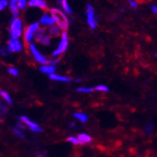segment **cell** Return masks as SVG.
Here are the masks:
<instances>
[{"label": "cell", "mask_w": 157, "mask_h": 157, "mask_svg": "<svg viewBox=\"0 0 157 157\" xmlns=\"http://www.w3.org/2000/svg\"><path fill=\"white\" fill-rule=\"evenodd\" d=\"M40 70L42 72L45 73V74L51 75V74H54L55 72H56V67H55L54 65H50V64L42 65V67L40 68Z\"/></svg>", "instance_id": "12"}, {"label": "cell", "mask_w": 157, "mask_h": 157, "mask_svg": "<svg viewBox=\"0 0 157 157\" xmlns=\"http://www.w3.org/2000/svg\"><path fill=\"white\" fill-rule=\"evenodd\" d=\"M128 3H129V5H130L131 8H133V9H135L138 7V3L136 0H128Z\"/></svg>", "instance_id": "30"}, {"label": "cell", "mask_w": 157, "mask_h": 157, "mask_svg": "<svg viewBox=\"0 0 157 157\" xmlns=\"http://www.w3.org/2000/svg\"><path fill=\"white\" fill-rule=\"evenodd\" d=\"M48 34L50 36H53V37H58L60 35H62V29L60 28L58 25H52V26H49L48 30H47Z\"/></svg>", "instance_id": "15"}, {"label": "cell", "mask_w": 157, "mask_h": 157, "mask_svg": "<svg viewBox=\"0 0 157 157\" xmlns=\"http://www.w3.org/2000/svg\"><path fill=\"white\" fill-rule=\"evenodd\" d=\"M49 13L53 19H54L57 25L63 31L66 32L69 30V19H68V17L65 16V14L61 10H59L58 8H52L50 9Z\"/></svg>", "instance_id": "1"}, {"label": "cell", "mask_w": 157, "mask_h": 157, "mask_svg": "<svg viewBox=\"0 0 157 157\" xmlns=\"http://www.w3.org/2000/svg\"><path fill=\"white\" fill-rule=\"evenodd\" d=\"M12 132L14 133V135H16L17 138L19 139H25V134L23 132L22 129H19L17 127H13L12 128Z\"/></svg>", "instance_id": "20"}, {"label": "cell", "mask_w": 157, "mask_h": 157, "mask_svg": "<svg viewBox=\"0 0 157 157\" xmlns=\"http://www.w3.org/2000/svg\"><path fill=\"white\" fill-rule=\"evenodd\" d=\"M0 113H3V114L8 113V108H7L6 105L1 102V100H0Z\"/></svg>", "instance_id": "27"}, {"label": "cell", "mask_w": 157, "mask_h": 157, "mask_svg": "<svg viewBox=\"0 0 157 157\" xmlns=\"http://www.w3.org/2000/svg\"><path fill=\"white\" fill-rule=\"evenodd\" d=\"M7 48H8L10 53L19 52L23 48V44L20 42L19 39H10L8 42V45H7Z\"/></svg>", "instance_id": "9"}, {"label": "cell", "mask_w": 157, "mask_h": 157, "mask_svg": "<svg viewBox=\"0 0 157 157\" xmlns=\"http://www.w3.org/2000/svg\"><path fill=\"white\" fill-rule=\"evenodd\" d=\"M19 120L20 121H22L25 125L28 126V128L31 131H33V132H36V133L42 132V128L40 127V125L34 123V121H31L28 117H26V116H20V117H19Z\"/></svg>", "instance_id": "8"}, {"label": "cell", "mask_w": 157, "mask_h": 157, "mask_svg": "<svg viewBox=\"0 0 157 157\" xmlns=\"http://www.w3.org/2000/svg\"><path fill=\"white\" fill-rule=\"evenodd\" d=\"M35 40L38 42H40V44H42V45H45V46H48L50 44V42H51V37H50V35H47L46 34V31L42 28V29H39L38 31L36 32V34H35Z\"/></svg>", "instance_id": "6"}, {"label": "cell", "mask_w": 157, "mask_h": 157, "mask_svg": "<svg viewBox=\"0 0 157 157\" xmlns=\"http://www.w3.org/2000/svg\"><path fill=\"white\" fill-rule=\"evenodd\" d=\"M26 5H27L26 0H17V6H19V10H23V9H25Z\"/></svg>", "instance_id": "25"}, {"label": "cell", "mask_w": 157, "mask_h": 157, "mask_svg": "<svg viewBox=\"0 0 157 157\" xmlns=\"http://www.w3.org/2000/svg\"><path fill=\"white\" fill-rule=\"evenodd\" d=\"M17 128H19V129H22V130H23V129L25 128V125L23 123H22V121H17Z\"/></svg>", "instance_id": "31"}, {"label": "cell", "mask_w": 157, "mask_h": 157, "mask_svg": "<svg viewBox=\"0 0 157 157\" xmlns=\"http://www.w3.org/2000/svg\"><path fill=\"white\" fill-rule=\"evenodd\" d=\"M29 7H38L42 10H47V4L44 0H30L28 2Z\"/></svg>", "instance_id": "11"}, {"label": "cell", "mask_w": 157, "mask_h": 157, "mask_svg": "<svg viewBox=\"0 0 157 157\" xmlns=\"http://www.w3.org/2000/svg\"><path fill=\"white\" fill-rule=\"evenodd\" d=\"M68 46H69V35H68L67 32H64L62 35H61V40L58 44L57 48L52 52V57L53 58H57L58 56L62 55L63 53L66 52V50L68 49Z\"/></svg>", "instance_id": "2"}, {"label": "cell", "mask_w": 157, "mask_h": 157, "mask_svg": "<svg viewBox=\"0 0 157 157\" xmlns=\"http://www.w3.org/2000/svg\"><path fill=\"white\" fill-rule=\"evenodd\" d=\"M0 121H1V118H0Z\"/></svg>", "instance_id": "36"}, {"label": "cell", "mask_w": 157, "mask_h": 157, "mask_svg": "<svg viewBox=\"0 0 157 157\" xmlns=\"http://www.w3.org/2000/svg\"><path fill=\"white\" fill-rule=\"evenodd\" d=\"M10 34L12 39H19L22 35V21L19 19H14L10 26Z\"/></svg>", "instance_id": "3"}, {"label": "cell", "mask_w": 157, "mask_h": 157, "mask_svg": "<svg viewBox=\"0 0 157 157\" xmlns=\"http://www.w3.org/2000/svg\"><path fill=\"white\" fill-rule=\"evenodd\" d=\"M8 5V0H0V11L4 10Z\"/></svg>", "instance_id": "29"}, {"label": "cell", "mask_w": 157, "mask_h": 157, "mask_svg": "<svg viewBox=\"0 0 157 157\" xmlns=\"http://www.w3.org/2000/svg\"><path fill=\"white\" fill-rule=\"evenodd\" d=\"M75 81H76V82H81V81H82V80H81V79H76Z\"/></svg>", "instance_id": "34"}, {"label": "cell", "mask_w": 157, "mask_h": 157, "mask_svg": "<svg viewBox=\"0 0 157 157\" xmlns=\"http://www.w3.org/2000/svg\"><path fill=\"white\" fill-rule=\"evenodd\" d=\"M9 53L10 52L7 47H0V54H1L2 56H7Z\"/></svg>", "instance_id": "28"}, {"label": "cell", "mask_w": 157, "mask_h": 157, "mask_svg": "<svg viewBox=\"0 0 157 157\" xmlns=\"http://www.w3.org/2000/svg\"><path fill=\"white\" fill-rule=\"evenodd\" d=\"M40 29V23L39 22H34V23L30 24L29 26L26 27L24 32V40L27 42V44H31L32 40L34 39L35 34L38 30Z\"/></svg>", "instance_id": "4"}, {"label": "cell", "mask_w": 157, "mask_h": 157, "mask_svg": "<svg viewBox=\"0 0 157 157\" xmlns=\"http://www.w3.org/2000/svg\"><path fill=\"white\" fill-rule=\"evenodd\" d=\"M151 11H152L154 14L157 15V6H155V5H152V6H151Z\"/></svg>", "instance_id": "32"}, {"label": "cell", "mask_w": 157, "mask_h": 157, "mask_svg": "<svg viewBox=\"0 0 157 157\" xmlns=\"http://www.w3.org/2000/svg\"><path fill=\"white\" fill-rule=\"evenodd\" d=\"M86 17H87V23L90 26L91 29L95 30L97 29V19H95V10L91 4L87 5V9H86Z\"/></svg>", "instance_id": "7"}, {"label": "cell", "mask_w": 157, "mask_h": 157, "mask_svg": "<svg viewBox=\"0 0 157 157\" xmlns=\"http://www.w3.org/2000/svg\"><path fill=\"white\" fill-rule=\"evenodd\" d=\"M58 4L62 6V8L65 11L66 14H68L69 16L72 14V7L70 6L68 0H58Z\"/></svg>", "instance_id": "16"}, {"label": "cell", "mask_w": 157, "mask_h": 157, "mask_svg": "<svg viewBox=\"0 0 157 157\" xmlns=\"http://www.w3.org/2000/svg\"><path fill=\"white\" fill-rule=\"evenodd\" d=\"M155 56H156V57H157V52H156V53H155Z\"/></svg>", "instance_id": "35"}, {"label": "cell", "mask_w": 157, "mask_h": 157, "mask_svg": "<svg viewBox=\"0 0 157 157\" xmlns=\"http://www.w3.org/2000/svg\"><path fill=\"white\" fill-rule=\"evenodd\" d=\"M73 117H74L75 119H77L78 121H80L81 123H86L89 121V117L86 115L85 113H80V112L74 113L73 114Z\"/></svg>", "instance_id": "19"}, {"label": "cell", "mask_w": 157, "mask_h": 157, "mask_svg": "<svg viewBox=\"0 0 157 157\" xmlns=\"http://www.w3.org/2000/svg\"><path fill=\"white\" fill-rule=\"evenodd\" d=\"M70 126L72 127V126H76V125H75L74 123H70ZM72 128H73V127H72Z\"/></svg>", "instance_id": "33"}, {"label": "cell", "mask_w": 157, "mask_h": 157, "mask_svg": "<svg viewBox=\"0 0 157 157\" xmlns=\"http://www.w3.org/2000/svg\"><path fill=\"white\" fill-rule=\"evenodd\" d=\"M49 79L51 80H54V81H58V82H65V83H69V82H72V78L70 77H68V76H63V75H59V74H51L49 75Z\"/></svg>", "instance_id": "14"}, {"label": "cell", "mask_w": 157, "mask_h": 157, "mask_svg": "<svg viewBox=\"0 0 157 157\" xmlns=\"http://www.w3.org/2000/svg\"><path fill=\"white\" fill-rule=\"evenodd\" d=\"M152 131H153V125H151L150 123H146V128H145V132L146 134H151L152 133Z\"/></svg>", "instance_id": "24"}, {"label": "cell", "mask_w": 157, "mask_h": 157, "mask_svg": "<svg viewBox=\"0 0 157 157\" xmlns=\"http://www.w3.org/2000/svg\"><path fill=\"white\" fill-rule=\"evenodd\" d=\"M95 90L93 88H87V87H79L76 89V91L78 93H92Z\"/></svg>", "instance_id": "22"}, {"label": "cell", "mask_w": 157, "mask_h": 157, "mask_svg": "<svg viewBox=\"0 0 157 157\" xmlns=\"http://www.w3.org/2000/svg\"><path fill=\"white\" fill-rule=\"evenodd\" d=\"M67 141L69 143H72L73 145H82V143L80 142V140L77 137H74V136H70V137L67 138Z\"/></svg>", "instance_id": "21"}, {"label": "cell", "mask_w": 157, "mask_h": 157, "mask_svg": "<svg viewBox=\"0 0 157 157\" xmlns=\"http://www.w3.org/2000/svg\"><path fill=\"white\" fill-rule=\"evenodd\" d=\"M95 91H98V92H102V93H107L109 92V88L107 87V86H105V85H97V86H95Z\"/></svg>", "instance_id": "23"}, {"label": "cell", "mask_w": 157, "mask_h": 157, "mask_svg": "<svg viewBox=\"0 0 157 157\" xmlns=\"http://www.w3.org/2000/svg\"><path fill=\"white\" fill-rule=\"evenodd\" d=\"M29 49H30V52H31V54L33 55V57H34V59L37 61L38 63H40V64L42 65H47L49 64L50 60L47 59L46 57L44 56V55H42V53H40L38 48L36 47V45L34 44H29Z\"/></svg>", "instance_id": "5"}, {"label": "cell", "mask_w": 157, "mask_h": 157, "mask_svg": "<svg viewBox=\"0 0 157 157\" xmlns=\"http://www.w3.org/2000/svg\"><path fill=\"white\" fill-rule=\"evenodd\" d=\"M54 23H56V22H55L54 19H53L50 14L44 13L42 15V17H40V24L42 25V26H52V25H54Z\"/></svg>", "instance_id": "10"}, {"label": "cell", "mask_w": 157, "mask_h": 157, "mask_svg": "<svg viewBox=\"0 0 157 157\" xmlns=\"http://www.w3.org/2000/svg\"><path fill=\"white\" fill-rule=\"evenodd\" d=\"M8 72L11 75H13V76H17V75H19V70H17L16 68H13V67L9 68V69H8Z\"/></svg>", "instance_id": "26"}, {"label": "cell", "mask_w": 157, "mask_h": 157, "mask_svg": "<svg viewBox=\"0 0 157 157\" xmlns=\"http://www.w3.org/2000/svg\"><path fill=\"white\" fill-rule=\"evenodd\" d=\"M10 11L12 12L14 19H17L19 16V9L17 6V0H11L10 2Z\"/></svg>", "instance_id": "13"}, {"label": "cell", "mask_w": 157, "mask_h": 157, "mask_svg": "<svg viewBox=\"0 0 157 157\" xmlns=\"http://www.w3.org/2000/svg\"><path fill=\"white\" fill-rule=\"evenodd\" d=\"M77 138L79 139L80 142L82 144H89V143H91L92 142V137H91L89 134L87 133H80V134H78V136H77Z\"/></svg>", "instance_id": "17"}, {"label": "cell", "mask_w": 157, "mask_h": 157, "mask_svg": "<svg viewBox=\"0 0 157 157\" xmlns=\"http://www.w3.org/2000/svg\"><path fill=\"white\" fill-rule=\"evenodd\" d=\"M0 97H1L5 101H6L7 104L13 105V100H12L11 97H10L8 92H6V91H4V90H0Z\"/></svg>", "instance_id": "18"}]
</instances>
